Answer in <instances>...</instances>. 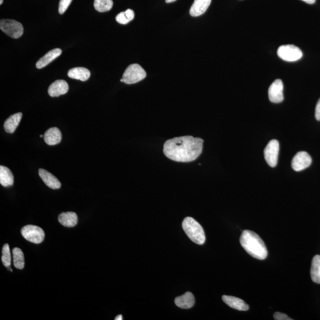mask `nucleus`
<instances>
[{"label":"nucleus","instance_id":"obj_1","mask_svg":"<svg viewBox=\"0 0 320 320\" xmlns=\"http://www.w3.org/2000/svg\"><path fill=\"white\" fill-rule=\"evenodd\" d=\"M204 140L192 136L175 137L164 143L163 152L173 161L189 162L195 161L203 150Z\"/></svg>","mask_w":320,"mask_h":320},{"label":"nucleus","instance_id":"obj_2","mask_svg":"<svg viewBox=\"0 0 320 320\" xmlns=\"http://www.w3.org/2000/svg\"><path fill=\"white\" fill-rule=\"evenodd\" d=\"M240 241L241 246L251 256L260 260L266 259L268 250L262 238L256 233L250 230H244L241 234Z\"/></svg>","mask_w":320,"mask_h":320},{"label":"nucleus","instance_id":"obj_3","mask_svg":"<svg viewBox=\"0 0 320 320\" xmlns=\"http://www.w3.org/2000/svg\"><path fill=\"white\" fill-rule=\"evenodd\" d=\"M182 227L191 240L199 245H202L206 242V234L201 224L194 219L186 217L182 223Z\"/></svg>","mask_w":320,"mask_h":320},{"label":"nucleus","instance_id":"obj_4","mask_svg":"<svg viewBox=\"0 0 320 320\" xmlns=\"http://www.w3.org/2000/svg\"><path fill=\"white\" fill-rule=\"evenodd\" d=\"M147 76V73L139 64H131L123 73V83L133 84L139 82Z\"/></svg>","mask_w":320,"mask_h":320},{"label":"nucleus","instance_id":"obj_5","mask_svg":"<svg viewBox=\"0 0 320 320\" xmlns=\"http://www.w3.org/2000/svg\"><path fill=\"white\" fill-rule=\"evenodd\" d=\"M0 29L14 39L21 37L23 34V27L21 23L14 20L2 19L0 21Z\"/></svg>","mask_w":320,"mask_h":320},{"label":"nucleus","instance_id":"obj_6","mask_svg":"<svg viewBox=\"0 0 320 320\" xmlns=\"http://www.w3.org/2000/svg\"><path fill=\"white\" fill-rule=\"evenodd\" d=\"M277 55L283 61L295 62L302 57L303 53L299 47L293 45L280 46L277 51Z\"/></svg>","mask_w":320,"mask_h":320},{"label":"nucleus","instance_id":"obj_7","mask_svg":"<svg viewBox=\"0 0 320 320\" xmlns=\"http://www.w3.org/2000/svg\"><path fill=\"white\" fill-rule=\"evenodd\" d=\"M22 235L27 241L35 244H40L45 239V232L40 227L32 225L24 226L21 230Z\"/></svg>","mask_w":320,"mask_h":320},{"label":"nucleus","instance_id":"obj_8","mask_svg":"<svg viewBox=\"0 0 320 320\" xmlns=\"http://www.w3.org/2000/svg\"><path fill=\"white\" fill-rule=\"evenodd\" d=\"M279 143L276 139L271 140L264 151L267 163L271 167L276 166L279 153Z\"/></svg>","mask_w":320,"mask_h":320},{"label":"nucleus","instance_id":"obj_9","mask_svg":"<svg viewBox=\"0 0 320 320\" xmlns=\"http://www.w3.org/2000/svg\"><path fill=\"white\" fill-rule=\"evenodd\" d=\"M312 159L305 151L297 153L292 160V167L296 172H301L310 166Z\"/></svg>","mask_w":320,"mask_h":320},{"label":"nucleus","instance_id":"obj_10","mask_svg":"<svg viewBox=\"0 0 320 320\" xmlns=\"http://www.w3.org/2000/svg\"><path fill=\"white\" fill-rule=\"evenodd\" d=\"M269 99L274 103L282 102L283 97V84L281 80L277 79L271 84L268 91Z\"/></svg>","mask_w":320,"mask_h":320},{"label":"nucleus","instance_id":"obj_11","mask_svg":"<svg viewBox=\"0 0 320 320\" xmlns=\"http://www.w3.org/2000/svg\"><path fill=\"white\" fill-rule=\"evenodd\" d=\"M69 86L65 80H59L50 84L48 89V94L51 97H58L68 92Z\"/></svg>","mask_w":320,"mask_h":320},{"label":"nucleus","instance_id":"obj_12","mask_svg":"<svg viewBox=\"0 0 320 320\" xmlns=\"http://www.w3.org/2000/svg\"><path fill=\"white\" fill-rule=\"evenodd\" d=\"M39 175L46 186L51 189H58L61 187V184L58 179L46 170L41 168L39 170Z\"/></svg>","mask_w":320,"mask_h":320},{"label":"nucleus","instance_id":"obj_13","mask_svg":"<svg viewBox=\"0 0 320 320\" xmlns=\"http://www.w3.org/2000/svg\"><path fill=\"white\" fill-rule=\"evenodd\" d=\"M212 0H195L190 9V15L193 17L200 16L207 10Z\"/></svg>","mask_w":320,"mask_h":320},{"label":"nucleus","instance_id":"obj_14","mask_svg":"<svg viewBox=\"0 0 320 320\" xmlns=\"http://www.w3.org/2000/svg\"><path fill=\"white\" fill-rule=\"evenodd\" d=\"M223 300L229 307L238 311H248L249 306L243 300L232 296H224Z\"/></svg>","mask_w":320,"mask_h":320},{"label":"nucleus","instance_id":"obj_15","mask_svg":"<svg viewBox=\"0 0 320 320\" xmlns=\"http://www.w3.org/2000/svg\"><path fill=\"white\" fill-rule=\"evenodd\" d=\"M61 53L62 50L61 49L56 48L50 50L44 57L39 59L36 63V67L38 69H43L44 67L48 65L51 62L55 60L56 58L60 57Z\"/></svg>","mask_w":320,"mask_h":320},{"label":"nucleus","instance_id":"obj_16","mask_svg":"<svg viewBox=\"0 0 320 320\" xmlns=\"http://www.w3.org/2000/svg\"><path fill=\"white\" fill-rule=\"evenodd\" d=\"M62 134L58 128L53 127L49 129L44 134V140L47 145H55L60 143Z\"/></svg>","mask_w":320,"mask_h":320},{"label":"nucleus","instance_id":"obj_17","mask_svg":"<svg viewBox=\"0 0 320 320\" xmlns=\"http://www.w3.org/2000/svg\"><path fill=\"white\" fill-rule=\"evenodd\" d=\"M175 304L178 307L183 309H189L195 304V297L193 295L187 292L183 296L176 297Z\"/></svg>","mask_w":320,"mask_h":320},{"label":"nucleus","instance_id":"obj_18","mask_svg":"<svg viewBox=\"0 0 320 320\" xmlns=\"http://www.w3.org/2000/svg\"><path fill=\"white\" fill-rule=\"evenodd\" d=\"M58 221L64 227H74L77 224L78 217L74 212H63L59 215Z\"/></svg>","mask_w":320,"mask_h":320},{"label":"nucleus","instance_id":"obj_19","mask_svg":"<svg viewBox=\"0 0 320 320\" xmlns=\"http://www.w3.org/2000/svg\"><path fill=\"white\" fill-rule=\"evenodd\" d=\"M68 75L72 79L86 81L91 77V72L83 67H77L69 70Z\"/></svg>","mask_w":320,"mask_h":320},{"label":"nucleus","instance_id":"obj_20","mask_svg":"<svg viewBox=\"0 0 320 320\" xmlns=\"http://www.w3.org/2000/svg\"><path fill=\"white\" fill-rule=\"evenodd\" d=\"M22 117V113H17L12 115L5 120L4 124V130L7 133L12 134L18 128Z\"/></svg>","mask_w":320,"mask_h":320},{"label":"nucleus","instance_id":"obj_21","mask_svg":"<svg viewBox=\"0 0 320 320\" xmlns=\"http://www.w3.org/2000/svg\"><path fill=\"white\" fill-rule=\"evenodd\" d=\"M14 183V176L9 168L0 166V183L4 187L12 186Z\"/></svg>","mask_w":320,"mask_h":320},{"label":"nucleus","instance_id":"obj_22","mask_svg":"<svg viewBox=\"0 0 320 320\" xmlns=\"http://www.w3.org/2000/svg\"><path fill=\"white\" fill-rule=\"evenodd\" d=\"M311 277L314 282L320 284V255L314 257L311 268Z\"/></svg>","mask_w":320,"mask_h":320},{"label":"nucleus","instance_id":"obj_23","mask_svg":"<svg viewBox=\"0 0 320 320\" xmlns=\"http://www.w3.org/2000/svg\"><path fill=\"white\" fill-rule=\"evenodd\" d=\"M13 263L16 269H23L24 267V257L21 249L16 248L13 250Z\"/></svg>","mask_w":320,"mask_h":320},{"label":"nucleus","instance_id":"obj_24","mask_svg":"<svg viewBox=\"0 0 320 320\" xmlns=\"http://www.w3.org/2000/svg\"><path fill=\"white\" fill-rule=\"evenodd\" d=\"M112 0H94V7L99 12H106L110 11L113 7Z\"/></svg>","mask_w":320,"mask_h":320},{"label":"nucleus","instance_id":"obj_25","mask_svg":"<svg viewBox=\"0 0 320 320\" xmlns=\"http://www.w3.org/2000/svg\"><path fill=\"white\" fill-rule=\"evenodd\" d=\"M1 260L4 266L6 267V268L11 266V263H12V256H11L10 247L8 244H5L3 248H2Z\"/></svg>","mask_w":320,"mask_h":320},{"label":"nucleus","instance_id":"obj_26","mask_svg":"<svg viewBox=\"0 0 320 320\" xmlns=\"http://www.w3.org/2000/svg\"><path fill=\"white\" fill-rule=\"evenodd\" d=\"M72 1V0H60V3H59L58 11L61 15H63V14L66 12L67 8L71 4Z\"/></svg>","mask_w":320,"mask_h":320},{"label":"nucleus","instance_id":"obj_27","mask_svg":"<svg viewBox=\"0 0 320 320\" xmlns=\"http://www.w3.org/2000/svg\"><path fill=\"white\" fill-rule=\"evenodd\" d=\"M116 20L119 23L122 24H128L130 21L126 16L125 12H121L118 14L116 17Z\"/></svg>","mask_w":320,"mask_h":320},{"label":"nucleus","instance_id":"obj_28","mask_svg":"<svg viewBox=\"0 0 320 320\" xmlns=\"http://www.w3.org/2000/svg\"><path fill=\"white\" fill-rule=\"evenodd\" d=\"M274 319L276 320H292L293 319L290 318L285 314L276 312L274 314Z\"/></svg>","mask_w":320,"mask_h":320},{"label":"nucleus","instance_id":"obj_29","mask_svg":"<svg viewBox=\"0 0 320 320\" xmlns=\"http://www.w3.org/2000/svg\"><path fill=\"white\" fill-rule=\"evenodd\" d=\"M125 14L127 18L129 19V21L130 22L133 21L134 19L135 14L134 11L131 9H128L125 11Z\"/></svg>","mask_w":320,"mask_h":320},{"label":"nucleus","instance_id":"obj_30","mask_svg":"<svg viewBox=\"0 0 320 320\" xmlns=\"http://www.w3.org/2000/svg\"><path fill=\"white\" fill-rule=\"evenodd\" d=\"M315 117L316 119L319 121H320V99L317 102L316 111H315Z\"/></svg>","mask_w":320,"mask_h":320},{"label":"nucleus","instance_id":"obj_31","mask_svg":"<svg viewBox=\"0 0 320 320\" xmlns=\"http://www.w3.org/2000/svg\"><path fill=\"white\" fill-rule=\"evenodd\" d=\"M302 1L307 2L308 4H312L316 2V0H302Z\"/></svg>","mask_w":320,"mask_h":320},{"label":"nucleus","instance_id":"obj_32","mask_svg":"<svg viewBox=\"0 0 320 320\" xmlns=\"http://www.w3.org/2000/svg\"><path fill=\"white\" fill-rule=\"evenodd\" d=\"M123 320V317L122 315H118L116 317V318H115V320Z\"/></svg>","mask_w":320,"mask_h":320},{"label":"nucleus","instance_id":"obj_33","mask_svg":"<svg viewBox=\"0 0 320 320\" xmlns=\"http://www.w3.org/2000/svg\"><path fill=\"white\" fill-rule=\"evenodd\" d=\"M176 1V0H165V2H166L167 3H171V2H175Z\"/></svg>","mask_w":320,"mask_h":320},{"label":"nucleus","instance_id":"obj_34","mask_svg":"<svg viewBox=\"0 0 320 320\" xmlns=\"http://www.w3.org/2000/svg\"><path fill=\"white\" fill-rule=\"evenodd\" d=\"M2 2H3V0H0V4H2Z\"/></svg>","mask_w":320,"mask_h":320},{"label":"nucleus","instance_id":"obj_35","mask_svg":"<svg viewBox=\"0 0 320 320\" xmlns=\"http://www.w3.org/2000/svg\"><path fill=\"white\" fill-rule=\"evenodd\" d=\"M40 137H43V136H42V135H41V136H40Z\"/></svg>","mask_w":320,"mask_h":320}]
</instances>
